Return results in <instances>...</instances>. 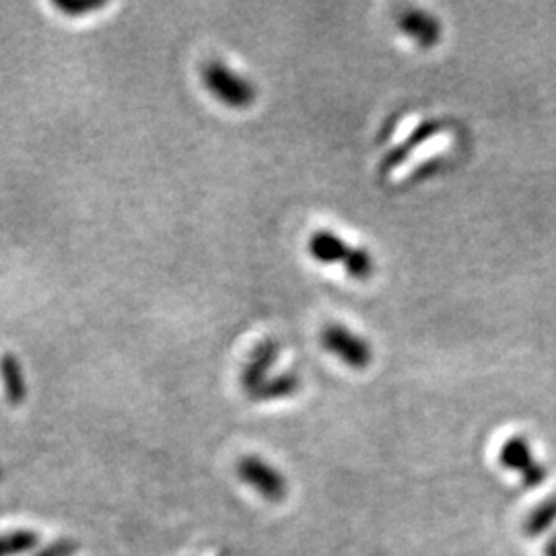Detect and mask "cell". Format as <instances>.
Returning <instances> with one entry per match:
<instances>
[{
  "label": "cell",
  "mask_w": 556,
  "mask_h": 556,
  "mask_svg": "<svg viewBox=\"0 0 556 556\" xmlns=\"http://www.w3.org/2000/svg\"><path fill=\"white\" fill-rule=\"evenodd\" d=\"M203 80L211 95L231 110H247L258 97L256 85L241 77L239 72L231 71L220 60H211L204 64Z\"/></svg>",
  "instance_id": "cell-1"
},
{
  "label": "cell",
  "mask_w": 556,
  "mask_h": 556,
  "mask_svg": "<svg viewBox=\"0 0 556 556\" xmlns=\"http://www.w3.org/2000/svg\"><path fill=\"white\" fill-rule=\"evenodd\" d=\"M280 353V344L278 340L274 338H266L260 343L256 348H253L250 359L241 371V387L247 394H252L256 387H260L268 379V373H270L272 365L277 363Z\"/></svg>",
  "instance_id": "cell-5"
},
{
  "label": "cell",
  "mask_w": 556,
  "mask_h": 556,
  "mask_svg": "<svg viewBox=\"0 0 556 556\" xmlns=\"http://www.w3.org/2000/svg\"><path fill=\"white\" fill-rule=\"evenodd\" d=\"M77 551H79L77 542L58 540V542H54V544L42 548V551H39L36 556H72Z\"/></svg>",
  "instance_id": "cell-14"
},
{
  "label": "cell",
  "mask_w": 556,
  "mask_h": 556,
  "mask_svg": "<svg viewBox=\"0 0 556 556\" xmlns=\"http://www.w3.org/2000/svg\"><path fill=\"white\" fill-rule=\"evenodd\" d=\"M0 379H3L4 398L11 406H21L27 398V379L21 361L12 353L0 357Z\"/></svg>",
  "instance_id": "cell-8"
},
{
  "label": "cell",
  "mask_w": 556,
  "mask_h": 556,
  "mask_svg": "<svg viewBox=\"0 0 556 556\" xmlns=\"http://www.w3.org/2000/svg\"><path fill=\"white\" fill-rule=\"evenodd\" d=\"M556 524V494L535 505L524 519V532L530 538H538Z\"/></svg>",
  "instance_id": "cell-10"
},
{
  "label": "cell",
  "mask_w": 556,
  "mask_h": 556,
  "mask_svg": "<svg viewBox=\"0 0 556 556\" xmlns=\"http://www.w3.org/2000/svg\"><path fill=\"white\" fill-rule=\"evenodd\" d=\"M237 477L268 503H283L289 494L285 474L260 455H244L237 461Z\"/></svg>",
  "instance_id": "cell-2"
},
{
  "label": "cell",
  "mask_w": 556,
  "mask_h": 556,
  "mask_svg": "<svg viewBox=\"0 0 556 556\" xmlns=\"http://www.w3.org/2000/svg\"><path fill=\"white\" fill-rule=\"evenodd\" d=\"M344 270L351 274L353 278L357 280H369L375 272V260L367 250H361V247H354L351 258L346 260Z\"/></svg>",
  "instance_id": "cell-12"
},
{
  "label": "cell",
  "mask_w": 556,
  "mask_h": 556,
  "mask_svg": "<svg viewBox=\"0 0 556 556\" xmlns=\"http://www.w3.org/2000/svg\"><path fill=\"white\" fill-rule=\"evenodd\" d=\"M105 4V0H54V6L69 17L89 15L93 11L104 9Z\"/></svg>",
  "instance_id": "cell-13"
},
{
  "label": "cell",
  "mask_w": 556,
  "mask_h": 556,
  "mask_svg": "<svg viewBox=\"0 0 556 556\" xmlns=\"http://www.w3.org/2000/svg\"><path fill=\"white\" fill-rule=\"evenodd\" d=\"M321 344L328 353L343 361V365L351 367L354 371L367 369L371 365V344L343 324H328L321 330Z\"/></svg>",
  "instance_id": "cell-3"
},
{
  "label": "cell",
  "mask_w": 556,
  "mask_h": 556,
  "mask_svg": "<svg viewBox=\"0 0 556 556\" xmlns=\"http://www.w3.org/2000/svg\"><path fill=\"white\" fill-rule=\"evenodd\" d=\"M353 250L354 247L348 245L343 237L326 229L316 231L310 237V241H307V252H310V256L316 260V262L326 266L336 262H343L344 266L346 260L351 258Z\"/></svg>",
  "instance_id": "cell-7"
},
{
  "label": "cell",
  "mask_w": 556,
  "mask_h": 556,
  "mask_svg": "<svg viewBox=\"0 0 556 556\" xmlns=\"http://www.w3.org/2000/svg\"><path fill=\"white\" fill-rule=\"evenodd\" d=\"M301 390V379L297 373H280L274 378H268L262 386L256 387L247 398L252 402H274L295 396Z\"/></svg>",
  "instance_id": "cell-9"
},
{
  "label": "cell",
  "mask_w": 556,
  "mask_h": 556,
  "mask_svg": "<svg viewBox=\"0 0 556 556\" xmlns=\"http://www.w3.org/2000/svg\"><path fill=\"white\" fill-rule=\"evenodd\" d=\"M499 460L501 466L507 468V470L518 472L521 482L530 488L540 486L546 478V468L534 455L530 441L519 437V435H513L505 441L503 447H501Z\"/></svg>",
  "instance_id": "cell-4"
},
{
  "label": "cell",
  "mask_w": 556,
  "mask_h": 556,
  "mask_svg": "<svg viewBox=\"0 0 556 556\" xmlns=\"http://www.w3.org/2000/svg\"><path fill=\"white\" fill-rule=\"evenodd\" d=\"M398 27L406 37L417 42L423 48H431L437 46L441 39V23L435 19V15L420 9H408L398 17Z\"/></svg>",
  "instance_id": "cell-6"
},
{
  "label": "cell",
  "mask_w": 556,
  "mask_h": 556,
  "mask_svg": "<svg viewBox=\"0 0 556 556\" xmlns=\"http://www.w3.org/2000/svg\"><path fill=\"white\" fill-rule=\"evenodd\" d=\"M39 544V535L31 530H15L0 534V556H19L33 551Z\"/></svg>",
  "instance_id": "cell-11"
}]
</instances>
